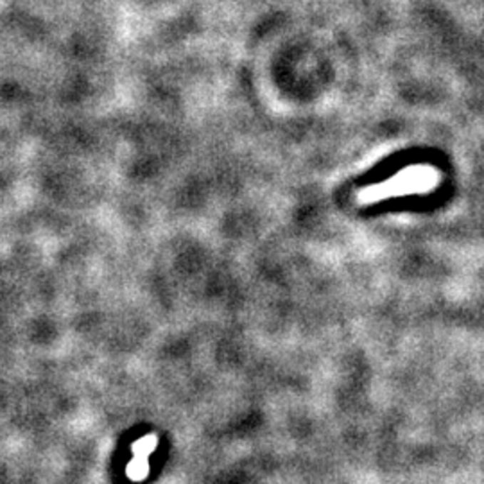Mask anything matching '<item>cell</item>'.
Instances as JSON below:
<instances>
[{
  "mask_svg": "<svg viewBox=\"0 0 484 484\" xmlns=\"http://www.w3.org/2000/svg\"><path fill=\"white\" fill-rule=\"evenodd\" d=\"M155 445H156L155 436H145V438H142L140 441L135 443V447H133L135 458H133V461H131L130 468H128V475H130L131 479L138 480V479H142L145 473H148V470H149L148 458L153 452V448H155Z\"/></svg>",
  "mask_w": 484,
  "mask_h": 484,
  "instance_id": "1",
  "label": "cell"
}]
</instances>
